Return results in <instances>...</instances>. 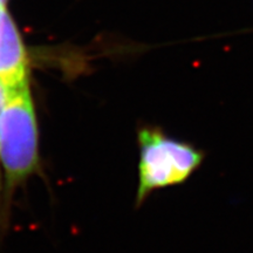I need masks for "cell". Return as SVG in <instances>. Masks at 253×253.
I'll list each match as a JSON object with an SVG mask.
<instances>
[{"label":"cell","mask_w":253,"mask_h":253,"mask_svg":"<svg viewBox=\"0 0 253 253\" xmlns=\"http://www.w3.org/2000/svg\"><path fill=\"white\" fill-rule=\"evenodd\" d=\"M9 93H11V88H9L5 82L0 80V122H1L2 112H4L6 102H7Z\"/></svg>","instance_id":"cell-4"},{"label":"cell","mask_w":253,"mask_h":253,"mask_svg":"<svg viewBox=\"0 0 253 253\" xmlns=\"http://www.w3.org/2000/svg\"><path fill=\"white\" fill-rule=\"evenodd\" d=\"M0 80L13 89L30 84V56L7 7L0 6Z\"/></svg>","instance_id":"cell-3"},{"label":"cell","mask_w":253,"mask_h":253,"mask_svg":"<svg viewBox=\"0 0 253 253\" xmlns=\"http://www.w3.org/2000/svg\"><path fill=\"white\" fill-rule=\"evenodd\" d=\"M39 123L30 84L9 93L0 122V218L18 188L39 171Z\"/></svg>","instance_id":"cell-1"},{"label":"cell","mask_w":253,"mask_h":253,"mask_svg":"<svg viewBox=\"0 0 253 253\" xmlns=\"http://www.w3.org/2000/svg\"><path fill=\"white\" fill-rule=\"evenodd\" d=\"M138 184L136 207L156 190L181 185L204 162L205 155L190 142L168 135L158 126H145L137 131Z\"/></svg>","instance_id":"cell-2"},{"label":"cell","mask_w":253,"mask_h":253,"mask_svg":"<svg viewBox=\"0 0 253 253\" xmlns=\"http://www.w3.org/2000/svg\"><path fill=\"white\" fill-rule=\"evenodd\" d=\"M8 5V0H0V6L1 7H7Z\"/></svg>","instance_id":"cell-5"}]
</instances>
